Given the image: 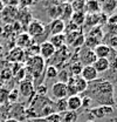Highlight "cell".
Here are the masks:
<instances>
[{
  "instance_id": "obj_8",
  "label": "cell",
  "mask_w": 117,
  "mask_h": 122,
  "mask_svg": "<svg viewBox=\"0 0 117 122\" xmlns=\"http://www.w3.org/2000/svg\"><path fill=\"white\" fill-rule=\"evenodd\" d=\"M96 55L94 53L93 49H83L81 53H80V62L83 65V66H93V63L96 61Z\"/></svg>"
},
{
  "instance_id": "obj_27",
  "label": "cell",
  "mask_w": 117,
  "mask_h": 122,
  "mask_svg": "<svg viewBox=\"0 0 117 122\" xmlns=\"http://www.w3.org/2000/svg\"><path fill=\"white\" fill-rule=\"evenodd\" d=\"M55 110H56V113H66L68 110V108H67V97L56 100V102H55Z\"/></svg>"
},
{
  "instance_id": "obj_29",
  "label": "cell",
  "mask_w": 117,
  "mask_h": 122,
  "mask_svg": "<svg viewBox=\"0 0 117 122\" xmlns=\"http://www.w3.org/2000/svg\"><path fill=\"white\" fill-rule=\"evenodd\" d=\"M74 12H84L86 7V0H74L70 4Z\"/></svg>"
},
{
  "instance_id": "obj_36",
  "label": "cell",
  "mask_w": 117,
  "mask_h": 122,
  "mask_svg": "<svg viewBox=\"0 0 117 122\" xmlns=\"http://www.w3.org/2000/svg\"><path fill=\"white\" fill-rule=\"evenodd\" d=\"M47 91H48V89H47L46 85H39V87L35 88V92H36L35 95H38V96H46Z\"/></svg>"
},
{
  "instance_id": "obj_14",
  "label": "cell",
  "mask_w": 117,
  "mask_h": 122,
  "mask_svg": "<svg viewBox=\"0 0 117 122\" xmlns=\"http://www.w3.org/2000/svg\"><path fill=\"white\" fill-rule=\"evenodd\" d=\"M15 44H16V47H19L21 49H26L33 44V39L27 33H21L20 35H18V38L15 40Z\"/></svg>"
},
{
  "instance_id": "obj_39",
  "label": "cell",
  "mask_w": 117,
  "mask_h": 122,
  "mask_svg": "<svg viewBox=\"0 0 117 122\" xmlns=\"http://www.w3.org/2000/svg\"><path fill=\"white\" fill-rule=\"evenodd\" d=\"M67 28H68V30H67V33H68V32H73V30H78V27H77V26H76L75 24H73L72 21H70V22H69V24L67 25Z\"/></svg>"
},
{
  "instance_id": "obj_17",
  "label": "cell",
  "mask_w": 117,
  "mask_h": 122,
  "mask_svg": "<svg viewBox=\"0 0 117 122\" xmlns=\"http://www.w3.org/2000/svg\"><path fill=\"white\" fill-rule=\"evenodd\" d=\"M93 67H94V68L96 69V72L100 74V73L107 72V71L110 68V65H109L108 59H96V61L93 63Z\"/></svg>"
},
{
  "instance_id": "obj_15",
  "label": "cell",
  "mask_w": 117,
  "mask_h": 122,
  "mask_svg": "<svg viewBox=\"0 0 117 122\" xmlns=\"http://www.w3.org/2000/svg\"><path fill=\"white\" fill-rule=\"evenodd\" d=\"M16 14H18V10L16 7H12V6H5L4 10L1 11V15L4 18L5 21H12L16 18Z\"/></svg>"
},
{
  "instance_id": "obj_34",
  "label": "cell",
  "mask_w": 117,
  "mask_h": 122,
  "mask_svg": "<svg viewBox=\"0 0 117 122\" xmlns=\"http://www.w3.org/2000/svg\"><path fill=\"white\" fill-rule=\"evenodd\" d=\"M12 77H13V75H12L11 68H5V69L1 71V73H0V79H1V80L8 81V80H11Z\"/></svg>"
},
{
  "instance_id": "obj_9",
  "label": "cell",
  "mask_w": 117,
  "mask_h": 122,
  "mask_svg": "<svg viewBox=\"0 0 117 122\" xmlns=\"http://www.w3.org/2000/svg\"><path fill=\"white\" fill-rule=\"evenodd\" d=\"M25 59H26V58H25V52H24V49H21V48H19V47H16V46L10 51L8 56H7V60L13 62V63H21Z\"/></svg>"
},
{
  "instance_id": "obj_5",
  "label": "cell",
  "mask_w": 117,
  "mask_h": 122,
  "mask_svg": "<svg viewBox=\"0 0 117 122\" xmlns=\"http://www.w3.org/2000/svg\"><path fill=\"white\" fill-rule=\"evenodd\" d=\"M55 52H56L55 47L52 45L48 40L39 45V55L42 59H44V60H48V59L53 58V55L55 54Z\"/></svg>"
},
{
  "instance_id": "obj_7",
  "label": "cell",
  "mask_w": 117,
  "mask_h": 122,
  "mask_svg": "<svg viewBox=\"0 0 117 122\" xmlns=\"http://www.w3.org/2000/svg\"><path fill=\"white\" fill-rule=\"evenodd\" d=\"M49 34L50 35H56V34H63V32L66 30V22L62 19H54L52 20V22L49 24Z\"/></svg>"
},
{
  "instance_id": "obj_19",
  "label": "cell",
  "mask_w": 117,
  "mask_h": 122,
  "mask_svg": "<svg viewBox=\"0 0 117 122\" xmlns=\"http://www.w3.org/2000/svg\"><path fill=\"white\" fill-rule=\"evenodd\" d=\"M100 10H101V5L98 4L97 0H88V1H86L84 13L88 12V14H94V13H98Z\"/></svg>"
},
{
  "instance_id": "obj_23",
  "label": "cell",
  "mask_w": 117,
  "mask_h": 122,
  "mask_svg": "<svg viewBox=\"0 0 117 122\" xmlns=\"http://www.w3.org/2000/svg\"><path fill=\"white\" fill-rule=\"evenodd\" d=\"M74 13L73 8H72V5L70 4H63L62 6H61V16H60V19H62L63 21L66 20V19H70V16L72 14Z\"/></svg>"
},
{
  "instance_id": "obj_3",
  "label": "cell",
  "mask_w": 117,
  "mask_h": 122,
  "mask_svg": "<svg viewBox=\"0 0 117 122\" xmlns=\"http://www.w3.org/2000/svg\"><path fill=\"white\" fill-rule=\"evenodd\" d=\"M27 27H28V28H27V32H26V33L28 34L29 36H32V38H35V36H39V35L44 34V32L47 30V28H48L42 21L36 20V19L32 20L28 25H27Z\"/></svg>"
},
{
  "instance_id": "obj_1",
  "label": "cell",
  "mask_w": 117,
  "mask_h": 122,
  "mask_svg": "<svg viewBox=\"0 0 117 122\" xmlns=\"http://www.w3.org/2000/svg\"><path fill=\"white\" fill-rule=\"evenodd\" d=\"M88 94L93 102L95 101L100 106H110L112 107L115 105L114 99V85L108 80H95L91 85H88L87 91Z\"/></svg>"
},
{
  "instance_id": "obj_32",
  "label": "cell",
  "mask_w": 117,
  "mask_h": 122,
  "mask_svg": "<svg viewBox=\"0 0 117 122\" xmlns=\"http://www.w3.org/2000/svg\"><path fill=\"white\" fill-rule=\"evenodd\" d=\"M84 38H86V36H84L83 34L78 35L73 42H72L70 46H72V47H75V48H76V47H77V48H82V47L84 46Z\"/></svg>"
},
{
  "instance_id": "obj_20",
  "label": "cell",
  "mask_w": 117,
  "mask_h": 122,
  "mask_svg": "<svg viewBox=\"0 0 117 122\" xmlns=\"http://www.w3.org/2000/svg\"><path fill=\"white\" fill-rule=\"evenodd\" d=\"M84 24L88 27H95L100 26V13H94V14H86Z\"/></svg>"
},
{
  "instance_id": "obj_2",
  "label": "cell",
  "mask_w": 117,
  "mask_h": 122,
  "mask_svg": "<svg viewBox=\"0 0 117 122\" xmlns=\"http://www.w3.org/2000/svg\"><path fill=\"white\" fill-rule=\"evenodd\" d=\"M25 69L27 72V75L30 76L29 79L34 82L41 75H44V72L46 69V60L42 59L40 55L28 58L25 63Z\"/></svg>"
},
{
  "instance_id": "obj_37",
  "label": "cell",
  "mask_w": 117,
  "mask_h": 122,
  "mask_svg": "<svg viewBox=\"0 0 117 122\" xmlns=\"http://www.w3.org/2000/svg\"><path fill=\"white\" fill-rule=\"evenodd\" d=\"M75 120H76V114H75V112L67 110V112H66V115H64V122H74Z\"/></svg>"
},
{
  "instance_id": "obj_10",
  "label": "cell",
  "mask_w": 117,
  "mask_h": 122,
  "mask_svg": "<svg viewBox=\"0 0 117 122\" xmlns=\"http://www.w3.org/2000/svg\"><path fill=\"white\" fill-rule=\"evenodd\" d=\"M80 76L89 83V82H93V81H95V80L97 79L98 73L96 72V69H95L93 66H83Z\"/></svg>"
},
{
  "instance_id": "obj_30",
  "label": "cell",
  "mask_w": 117,
  "mask_h": 122,
  "mask_svg": "<svg viewBox=\"0 0 117 122\" xmlns=\"http://www.w3.org/2000/svg\"><path fill=\"white\" fill-rule=\"evenodd\" d=\"M48 15H49L50 18H53V20L60 18V16H61V6L54 5L53 7H50V8L48 10Z\"/></svg>"
},
{
  "instance_id": "obj_25",
  "label": "cell",
  "mask_w": 117,
  "mask_h": 122,
  "mask_svg": "<svg viewBox=\"0 0 117 122\" xmlns=\"http://www.w3.org/2000/svg\"><path fill=\"white\" fill-rule=\"evenodd\" d=\"M82 68H83V65L80 61L73 62L69 66V74H70V76H78L81 74V72H82Z\"/></svg>"
},
{
  "instance_id": "obj_22",
  "label": "cell",
  "mask_w": 117,
  "mask_h": 122,
  "mask_svg": "<svg viewBox=\"0 0 117 122\" xmlns=\"http://www.w3.org/2000/svg\"><path fill=\"white\" fill-rule=\"evenodd\" d=\"M116 8H117V0H104V2L102 5L103 13H105V14L112 13Z\"/></svg>"
},
{
  "instance_id": "obj_11",
  "label": "cell",
  "mask_w": 117,
  "mask_h": 122,
  "mask_svg": "<svg viewBox=\"0 0 117 122\" xmlns=\"http://www.w3.org/2000/svg\"><path fill=\"white\" fill-rule=\"evenodd\" d=\"M82 107V97L80 95H70L67 97V108L69 112H76Z\"/></svg>"
},
{
  "instance_id": "obj_31",
  "label": "cell",
  "mask_w": 117,
  "mask_h": 122,
  "mask_svg": "<svg viewBox=\"0 0 117 122\" xmlns=\"http://www.w3.org/2000/svg\"><path fill=\"white\" fill-rule=\"evenodd\" d=\"M8 94L10 91L5 87H0V105H7L8 103Z\"/></svg>"
},
{
  "instance_id": "obj_16",
  "label": "cell",
  "mask_w": 117,
  "mask_h": 122,
  "mask_svg": "<svg viewBox=\"0 0 117 122\" xmlns=\"http://www.w3.org/2000/svg\"><path fill=\"white\" fill-rule=\"evenodd\" d=\"M49 42L55 47V49H60L66 45V35L64 34H56V35H50Z\"/></svg>"
},
{
  "instance_id": "obj_13",
  "label": "cell",
  "mask_w": 117,
  "mask_h": 122,
  "mask_svg": "<svg viewBox=\"0 0 117 122\" xmlns=\"http://www.w3.org/2000/svg\"><path fill=\"white\" fill-rule=\"evenodd\" d=\"M93 51H94V53H95V55H96L97 59H108L109 55H110L111 48L109 46H107L105 44L101 42L100 45L96 46Z\"/></svg>"
},
{
  "instance_id": "obj_24",
  "label": "cell",
  "mask_w": 117,
  "mask_h": 122,
  "mask_svg": "<svg viewBox=\"0 0 117 122\" xmlns=\"http://www.w3.org/2000/svg\"><path fill=\"white\" fill-rule=\"evenodd\" d=\"M89 36H93V38H95V39H97L98 41L102 42L103 38H104V32L102 30V26L91 27V30H89Z\"/></svg>"
},
{
  "instance_id": "obj_33",
  "label": "cell",
  "mask_w": 117,
  "mask_h": 122,
  "mask_svg": "<svg viewBox=\"0 0 117 122\" xmlns=\"http://www.w3.org/2000/svg\"><path fill=\"white\" fill-rule=\"evenodd\" d=\"M58 81L60 82H63V83H67L68 80H69V72H67L66 69H62L61 72L58 71Z\"/></svg>"
},
{
  "instance_id": "obj_35",
  "label": "cell",
  "mask_w": 117,
  "mask_h": 122,
  "mask_svg": "<svg viewBox=\"0 0 117 122\" xmlns=\"http://www.w3.org/2000/svg\"><path fill=\"white\" fill-rule=\"evenodd\" d=\"M19 96H20L19 91L15 88V89H13L12 92H10V94H8V102H12V103L18 102V100H19Z\"/></svg>"
},
{
  "instance_id": "obj_42",
  "label": "cell",
  "mask_w": 117,
  "mask_h": 122,
  "mask_svg": "<svg viewBox=\"0 0 117 122\" xmlns=\"http://www.w3.org/2000/svg\"><path fill=\"white\" fill-rule=\"evenodd\" d=\"M87 122H94V121H91V120H88V121Z\"/></svg>"
},
{
  "instance_id": "obj_12",
  "label": "cell",
  "mask_w": 117,
  "mask_h": 122,
  "mask_svg": "<svg viewBox=\"0 0 117 122\" xmlns=\"http://www.w3.org/2000/svg\"><path fill=\"white\" fill-rule=\"evenodd\" d=\"M90 113H91L95 117H97V119H102V117H104V116L110 115V114L114 113V107L98 106V107H96V108H93V109L90 110Z\"/></svg>"
},
{
  "instance_id": "obj_18",
  "label": "cell",
  "mask_w": 117,
  "mask_h": 122,
  "mask_svg": "<svg viewBox=\"0 0 117 122\" xmlns=\"http://www.w3.org/2000/svg\"><path fill=\"white\" fill-rule=\"evenodd\" d=\"M103 44H105L110 48L115 49V47H117V32H115V30L111 32L110 30L108 34H105L104 38H103Z\"/></svg>"
},
{
  "instance_id": "obj_38",
  "label": "cell",
  "mask_w": 117,
  "mask_h": 122,
  "mask_svg": "<svg viewBox=\"0 0 117 122\" xmlns=\"http://www.w3.org/2000/svg\"><path fill=\"white\" fill-rule=\"evenodd\" d=\"M91 102H93V100H91L89 96H87V95H86V96L82 99V107H89Z\"/></svg>"
},
{
  "instance_id": "obj_6",
  "label": "cell",
  "mask_w": 117,
  "mask_h": 122,
  "mask_svg": "<svg viewBox=\"0 0 117 122\" xmlns=\"http://www.w3.org/2000/svg\"><path fill=\"white\" fill-rule=\"evenodd\" d=\"M52 95L58 100V99H64V97H68V91H67V85L63 83V82H54L53 86H52Z\"/></svg>"
},
{
  "instance_id": "obj_26",
  "label": "cell",
  "mask_w": 117,
  "mask_h": 122,
  "mask_svg": "<svg viewBox=\"0 0 117 122\" xmlns=\"http://www.w3.org/2000/svg\"><path fill=\"white\" fill-rule=\"evenodd\" d=\"M44 74H46V77L47 79H55L58 77V69L56 66H52V65H48L44 69Z\"/></svg>"
},
{
  "instance_id": "obj_21",
  "label": "cell",
  "mask_w": 117,
  "mask_h": 122,
  "mask_svg": "<svg viewBox=\"0 0 117 122\" xmlns=\"http://www.w3.org/2000/svg\"><path fill=\"white\" fill-rule=\"evenodd\" d=\"M84 20H86V13L84 12H74L70 16V21L75 24L77 27L84 25Z\"/></svg>"
},
{
  "instance_id": "obj_41",
  "label": "cell",
  "mask_w": 117,
  "mask_h": 122,
  "mask_svg": "<svg viewBox=\"0 0 117 122\" xmlns=\"http://www.w3.org/2000/svg\"><path fill=\"white\" fill-rule=\"evenodd\" d=\"M4 7H5V5H4V4H2V1L0 0V13H1V11L4 10Z\"/></svg>"
},
{
  "instance_id": "obj_28",
  "label": "cell",
  "mask_w": 117,
  "mask_h": 122,
  "mask_svg": "<svg viewBox=\"0 0 117 122\" xmlns=\"http://www.w3.org/2000/svg\"><path fill=\"white\" fill-rule=\"evenodd\" d=\"M101 41H98L97 39L93 38V36H86L84 38V48H88V49H94L97 45H100Z\"/></svg>"
},
{
  "instance_id": "obj_40",
  "label": "cell",
  "mask_w": 117,
  "mask_h": 122,
  "mask_svg": "<svg viewBox=\"0 0 117 122\" xmlns=\"http://www.w3.org/2000/svg\"><path fill=\"white\" fill-rule=\"evenodd\" d=\"M4 122H20L18 119H15V117H10V119H6Z\"/></svg>"
},
{
  "instance_id": "obj_4",
  "label": "cell",
  "mask_w": 117,
  "mask_h": 122,
  "mask_svg": "<svg viewBox=\"0 0 117 122\" xmlns=\"http://www.w3.org/2000/svg\"><path fill=\"white\" fill-rule=\"evenodd\" d=\"M19 94L24 97H34L35 96V87H34V82L30 80H22L19 83Z\"/></svg>"
}]
</instances>
